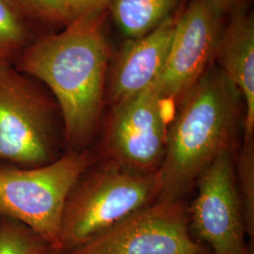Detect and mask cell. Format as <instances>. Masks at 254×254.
Returning <instances> with one entry per match:
<instances>
[{"mask_svg": "<svg viewBox=\"0 0 254 254\" xmlns=\"http://www.w3.org/2000/svg\"><path fill=\"white\" fill-rule=\"evenodd\" d=\"M0 254H57V252L31 228L0 216Z\"/></svg>", "mask_w": 254, "mask_h": 254, "instance_id": "obj_14", "label": "cell"}, {"mask_svg": "<svg viewBox=\"0 0 254 254\" xmlns=\"http://www.w3.org/2000/svg\"><path fill=\"white\" fill-rule=\"evenodd\" d=\"M166 107L154 85L112 105L99 150L109 159L138 173H157L165 155Z\"/></svg>", "mask_w": 254, "mask_h": 254, "instance_id": "obj_7", "label": "cell"}, {"mask_svg": "<svg viewBox=\"0 0 254 254\" xmlns=\"http://www.w3.org/2000/svg\"><path fill=\"white\" fill-rule=\"evenodd\" d=\"M22 16L33 24L66 26L69 19L62 0H9Z\"/></svg>", "mask_w": 254, "mask_h": 254, "instance_id": "obj_16", "label": "cell"}, {"mask_svg": "<svg viewBox=\"0 0 254 254\" xmlns=\"http://www.w3.org/2000/svg\"><path fill=\"white\" fill-rule=\"evenodd\" d=\"M105 11L74 19L38 36L14 63L42 82L61 109L66 150L90 148L100 123L108 82Z\"/></svg>", "mask_w": 254, "mask_h": 254, "instance_id": "obj_1", "label": "cell"}, {"mask_svg": "<svg viewBox=\"0 0 254 254\" xmlns=\"http://www.w3.org/2000/svg\"><path fill=\"white\" fill-rule=\"evenodd\" d=\"M221 9L195 0L178 19L163 71L154 88L165 107L178 105L212 65L221 35Z\"/></svg>", "mask_w": 254, "mask_h": 254, "instance_id": "obj_9", "label": "cell"}, {"mask_svg": "<svg viewBox=\"0 0 254 254\" xmlns=\"http://www.w3.org/2000/svg\"><path fill=\"white\" fill-rule=\"evenodd\" d=\"M242 104L233 82L218 66L211 65L179 102L168 127L156 200H182L217 157L236 150L244 122Z\"/></svg>", "mask_w": 254, "mask_h": 254, "instance_id": "obj_2", "label": "cell"}, {"mask_svg": "<svg viewBox=\"0 0 254 254\" xmlns=\"http://www.w3.org/2000/svg\"><path fill=\"white\" fill-rule=\"evenodd\" d=\"M236 152L220 154L200 173L197 196L188 209L192 231L213 254H244L250 249L237 190Z\"/></svg>", "mask_w": 254, "mask_h": 254, "instance_id": "obj_8", "label": "cell"}, {"mask_svg": "<svg viewBox=\"0 0 254 254\" xmlns=\"http://www.w3.org/2000/svg\"><path fill=\"white\" fill-rule=\"evenodd\" d=\"M62 2L70 23L87 14L105 11L109 0H62Z\"/></svg>", "mask_w": 254, "mask_h": 254, "instance_id": "obj_17", "label": "cell"}, {"mask_svg": "<svg viewBox=\"0 0 254 254\" xmlns=\"http://www.w3.org/2000/svg\"><path fill=\"white\" fill-rule=\"evenodd\" d=\"M182 0H109L108 8L127 39L144 36L162 25L181 4Z\"/></svg>", "mask_w": 254, "mask_h": 254, "instance_id": "obj_12", "label": "cell"}, {"mask_svg": "<svg viewBox=\"0 0 254 254\" xmlns=\"http://www.w3.org/2000/svg\"><path fill=\"white\" fill-rule=\"evenodd\" d=\"M35 38L33 26L9 0H0V65H13Z\"/></svg>", "mask_w": 254, "mask_h": 254, "instance_id": "obj_13", "label": "cell"}, {"mask_svg": "<svg viewBox=\"0 0 254 254\" xmlns=\"http://www.w3.org/2000/svg\"><path fill=\"white\" fill-rule=\"evenodd\" d=\"M253 253H254V249H252V250H251V248H250V249H249V250H248L244 254H253Z\"/></svg>", "mask_w": 254, "mask_h": 254, "instance_id": "obj_19", "label": "cell"}, {"mask_svg": "<svg viewBox=\"0 0 254 254\" xmlns=\"http://www.w3.org/2000/svg\"><path fill=\"white\" fill-rule=\"evenodd\" d=\"M65 151L63 117L52 93L12 64L0 65V163L40 167Z\"/></svg>", "mask_w": 254, "mask_h": 254, "instance_id": "obj_4", "label": "cell"}, {"mask_svg": "<svg viewBox=\"0 0 254 254\" xmlns=\"http://www.w3.org/2000/svg\"><path fill=\"white\" fill-rule=\"evenodd\" d=\"M175 26L176 19L172 17L144 36L127 39L106 86L111 105L144 91L158 79L167 61Z\"/></svg>", "mask_w": 254, "mask_h": 254, "instance_id": "obj_10", "label": "cell"}, {"mask_svg": "<svg viewBox=\"0 0 254 254\" xmlns=\"http://www.w3.org/2000/svg\"><path fill=\"white\" fill-rule=\"evenodd\" d=\"M240 92L244 104L243 140L254 138V20L239 11L221 33L215 59Z\"/></svg>", "mask_w": 254, "mask_h": 254, "instance_id": "obj_11", "label": "cell"}, {"mask_svg": "<svg viewBox=\"0 0 254 254\" xmlns=\"http://www.w3.org/2000/svg\"><path fill=\"white\" fill-rule=\"evenodd\" d=\"M190 226L183 199L155 200L61 254H206Z\"/></svg>", "mask_w": 254, "mask_h": 254, "instance_id": "obj_6", "label": "cell"}, {"mask_svg": "<svg viewBox=\"0 0 254 254\" xmlns=\"http://www.w3.org/2000/svg\"><path fill=\"white\" fill-rule=\"evenodd\" d=\"M99 159L91 148L66 150L51 163L24 168L0 163V216L31 228L62 253V220L67 197Z\"/></svg>", "mask_w": 254, "mask_h": 254, "instance_id": "obj_5", "label": "cell"}, {"mask_svg": "<svg viewBox=\"0 0 254 254\" xmlns=\"http://www.w3.org/2000/svg\"><path fill=\"white\" fill-rule=\"evenodd\" d=\"M236 183L245 223L246 234L254 237V138L243 140L235 156Z\"/></svg>", "mask_w": 254, "mask_h": 254, "instance_id": "obj_15", "label": "cell"}, {"mask_svg": "<svg viewBox=\"0 0 254 254\" xmlns=\"http://www.w3.org/2000/svg\"><path fill=\"white\" fill-rule=\"evenodd\" d=\"M159 193L157 173L134 172L99 157L82 173L67 197L61 254L81 246L153 203Z\"/></svg>", "mask_w": 254, "mask_h": 254, "instance_id": "obj_3", "label": "cell"}, {"mask_svg": "<svg viewBox=\"0 0 254 254\" xmlns=\"http://www.w3.org/2000/svg\"><path fill=\"white\" fill-rule=\"evenodd\" d=\"M218 9H228L236 5L237 0H211Z\"/></svg>", "mask_w": 254, "mask_h": 254, "instance_id": "obj_18", "label": "cell"}]
</instances>
